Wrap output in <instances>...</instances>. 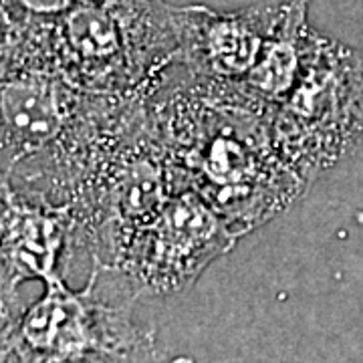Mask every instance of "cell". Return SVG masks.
<instances>
[{
  "mask_svg": "<svg viewBox=\"0 0 363 363\" xmlns=\"http://www.w3.org/2000/svg\"><path fill=\"white\" fill-rule=\"evenodd\" d=\"M147 93L150 125L182 188L216 208L240 238L279 216L309 184L279 154L271 111L228 83L198 79Z\"/></svg>",
  "mask_w": 363,
  "mask_h": 363,
  "instance_id": "cell-1",
  "label": "cell"
},
{
  "mask_svg": "<svg viewBox=\"0 0 363 363\" xmlns=\"http://www.w3.org/2000/svg\"><path fill=\"white\" fill-rule=\"evenodd\" d=\"M174 9L164 0H83L40 16L45 55L79 89L143 97L178 61Z\"/></svg>",
  "mask_w": 363,
  "mask_h": 363,
  "instance_id": "cell-2",
  "label": "cell"
},
{
  "mask_svg": "<svg viewBox=\"0 0 363 363\" xmlns=\"http://www.w3.org/2000/svg\"><path fill=\"white\" fill-rule=\"evenodd\" d=\"M274 145L311 186L363 142V55L317 30L295 87L271 111Z\"/></svg>",
  "mask_w": 363,
  "mask_h": 363,
  "instance_id": "cell-3",
  "label": "cell"
},
{
  "mask_svg": "<svg viewBox=\"0 0 363 363\" xmlns=\"http://www.w3.org/2000/svg\"><path fill=\"white\" fill-rule=\"evenodd\" d=\"M97 281V267L81 291L49 281L39 301L4 323L18 363H140L154 351L156 333L133 319L130 303L107 301Z\"/></svg>",
  "mask_w": 363,
  "mask_h": 363,
  "instance_id": "cell-4",
  "label": "cell"
},
{
  "mask_svg": "<svg viewBox=\"0 0 363 363\" xmlns=\"http://www.w3.org/2000/svg\"><path fill=\"white\" fill-rule=\"evenodd\" d=\"M240 236L202 196L182 188L147 224L131 236L113 272L140 293L174 295L194 285Z\"/></svg>",
  "mask_w": 363,
  "mask_h": 363,
  "instance_id": "cell-5",
  "label": "cell"
},
{
  "mask_svg": "<svg viewBox=\"0 0 363 363\" xmlns=\"http://www.w3.org/2000/svg\"><path fill=\"white\" fill-rule=\"evenodd\" d=\"M79 224L71 208L55 206L23 192L0 169V319L23 311L21 286L63 279Z\"/></svg>",
  "mask_w": 363,
  "mask_h": 363,
  "instance_id": "cell-6",
  "label": "cell"
},
{
  "mask_svg": "<svg viewBox=\"0 0 363 363\" xmlns=\"http://www.w3.org/2000/svg\"><path fill=\"white\" fill-rule=\"evenodd\" d=\"M279 4L216 11L202 4L176 6L178 61L198 79L238 85L259 61Z\"/></svg>",
  "mask_w": 363,
  "mask_h": 363,
  "instance_id": "cell-7",
  "label": "cell"
},
{
  "mask_svg": "<svg viewBox=\"0 0 363 363\" xmlns=\"http://www.w3.org/2000/svg\"><path fill=\"white\" fill-rule=\"evenodd\" d=\"M307 11L309 0H285L279 4L257 65L236 85L269 111L295 87L309 57L317 30L309 25Z\"/></svg>",
  "mask_w": 363,
  "mask_h": 363,
  "instance_id": "cell-8",
  "label": "cell"
},
{
  "mask_svg": "<svg viewBox=\"0 0 363 363\" xmlns=\"http://www.w3.org/2000/svg\"><path fill=\"white\" fill-rule=\"evenodd\" d=\"M40 57L39 16L14 0H0V73Z\"/></svg>",
  "mask_w": 363,
  "mask_h": 363,
  "instance_id": "cell-9",
  "label": "cell"
},
{
  "mask_svg": "<svg viewBox=\"0 0 363 363\" xmlns=\"http://www.w3.org/2000/svg\"><path fill=\"white\" fill-rule=\"evenodd\" d=\"M35 16H57L83 0H14Z\"/></svg>",
  "mask_w": 363,
  "mask_h": 363,
  "instance_id": "cell-10",
  "label": "cell"
},
{
  "mask_svg": "<svg viewBox=\"0 0 363 363\" xmlns=\"http://www.w3.org/2000/svg\"><path fill=\"white\" fill-rule=\"evenodd\" d=\"M0 363H18V355H16L11 331L6 325L0 329Z\"/></svg>",
  "mask_w": 363,
  "mask_h": 363,
  "instance_id": "cell-11",
  "label": "cell"
},
{
  "mask_svg": "<svg viewBox=\"0 0 363 363\" xmlns=\"http://www.w3.org/2000/svg\"><path fill=\"white\" fill-rule=\"evenodd\" d=\"M172 363H196L192 357H176Z\"/></svg>",
  "mask_w": 363,
  "mask_h": 363,
  "instance_id": "cell-12",
  "label": "cell"
}]
</instances>
